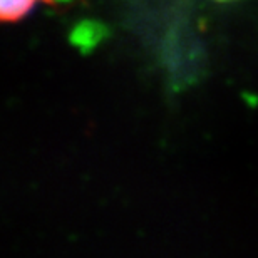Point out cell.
I'll list each match as a JSON object with an SVG mask.
<instances>
[{
	"instance_id": "obj_1",
	"label": "cell",
	"mask_w": 258,
	"mask_h": 258,
	"mask_svg": "<svg viewBox=\"0 0 258 258\" xmlns=\"http://www.w3.org/2000/svg\"><path fill=\"white\" fill-rule=\"evenodd\" d=\"M40 0H0V17L4 22H19Z\"/></svg>"
}]
</instances>
